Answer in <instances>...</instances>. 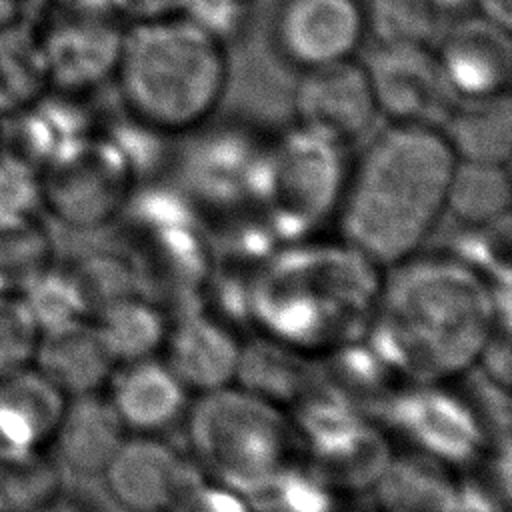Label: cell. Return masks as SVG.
I'll list each match as a JSON object with an SVG mask.
<instances>
[{"label":"cell","instance_id":"cell-19","mask_svg":"<svg viewBox=\"0 0 512 512\" xmlns=\"http://www.w3.org/2000/svg\"><path fill=\"white\" fill-rule=\"evenodd\" d=\"M130 432L100 392L68 398L52 446L68 470L100 476Z\"/></svg>","mask_w":512,"mask_h":512},{"label":"cell","instance_id":"cell-15","mask_svg":"<svg viewBox=\"0 0 512 512\" xmlns=\"http://www.w3.org/2000/svg\"><path fill=\"white\" fill-rule=\"evenodd\" d=\"M66 402L34 364L0 376V458L48 452Z\"/></svg>","mask_w":512,"mask_h":512},{"label":"cell","instance_id":"cell-7","mask_svg":"<svg viewBox=\"0 0 512 512\" xmlns=\"http://www.w3.org/2000/svg\"><path fill=\"white\" fill-rule=\"evenodd\" d=\"M40 200L72 226L100 224L130 196L136 162L120 140L86 134L40 170Z\"/></svg>","mask_w":512,"mask_h":512},{"label":"cell","instance_id":"cell-20","mask_svg":"<svg viewBox=\"0 0 512 512\" xmlns=\"http://www.w3.org/2000/svg\"><path fill=\"white\" fill-rule=\"evenodd\" d=\"M456 160L508 164L512 152L510 94L458 100L440 124Z\"/></svg>","mask_w":512,"mask_h":512},{"label":"cell","instance_id":"cell-25","mask_svg":"<svg viewBox=\"0 0 512 512\" xmlns=\"http://www.w3.org/2000/svg\"><path fill=\"white\" fill-rule=\"evenodd\" d=\"M40 334L88 320L90 302L76 276L48 266L20 296Z\"/></svg>","mask_w":512,"mask_h":512},{"label":"cell","instance_id":"cell-39","mask_svg":"<svg viewBox=\"0 0 512 512\" xmlns=\"http://www.w3.org/2000/svg\"><path fill=\"white\" fill-rule=\"evenodd\" d=\"M2 120V118H0ZM4 148V130H2V124H0V150Z\"/></svg>","mask_w":512,"mask_h":512},{"label":"cell","instance_id":"cell-23","mask_svg":"<svg viewBox=\"0 0 512 512\" xmlns=\"http://www.w3.org/2000/svg\"><path fill=\"white\" fill-rule=\"evenodd\" d=\"M50 92V80L32 30L0 28V118H14Z\"/></svg>","mask_w":512,"mask_h":512},{"label":"cell","instance_id":"cell-6","mask_svg":"<svg viewBox=\"0 0 512 512\" xmlns=\"http://www.w3.org/2000/svg\"><path fill=\"white\" fill-rule=\"evenodd\" d=\"M346 146L294 124L256 164V192L280 224L306 228L338 208L350 162Z\"/></svg>","mask_w":512,"mask_h":512},{"label":"cell","instance_id":"cell-37","mask_svg":"<svg viewBox=\"0 0 512 512\" xmlns=\"http://www.w3.org/2000/svg\"><path fill=\"white\" fill-rule=\"evenodd\" d=\"M36 512H92L90 508H86L82 502L74 500V498H66L62 494H58L56 498H52L50 502H46L42 508H38Z\"/></svg>","mask_w":512,"mask_h":512},{"label":"cell","instance_id":"cell-8","mask_svg":"<svg viewBox=\"0 0 512 512\" xmlns=\"http://www.w3.org/2000/svg\"><path fill=\"white\" fill-rule=\"evenodd\" d=\"M124 22L104 0H64L32 30L50 90L82 94L114 78Z\"/></svg>","mask_w":512,"mask_h":512},{"label":"cell","instance_id":"cell-3","mask_svg":"<svg viewBox=\"0 0 512 512\" xmlns=\"http://www.w3.org/2000/svg\"><path fill=\"white\" fill-rule=\"evenodd\" d=\"M112 80L134 126L160 138L182 136L224 102L228 44L186 14L128 24Z\"/></svg>","mask_w":512,"mask_h":512},{"label":"cell","instance_id":"cell-28","mask_svg":"<svg viewBox=\"0 0 512 512\" xmlns=\"http://www.w3.org/2000/svg\"><path fill=\"white\" fill-rule=\"evenodd\" d=\"M294 350L280 352L268 348H242L240 366L236 374V386L272 402L292 396L300 386L304 376L300 368L294 366Z\"/></svg>","mask_w":512,"mask_h":512},{"label":"cell","instance_id":"cell-2","mask_svg":"<svg viewBox=\"0 0 512 512\" xmlns=\"http://www.w3.org/2000/svg\"><path fill=\"white\" fill-rule=\"evenodd\" d=\"M454 164L440 128L384 122L350 162L340 196L350 248L380 268L416 256L446 216Z\"/></svg>","mask_w":512,"mask_h":512},{"label":"cell","instance_id":"cell-12","mask_svg":"<svg viewBox=\"0 0 512 512\" xmlns=\"http://www.w3.org/2000/svg\"><path fill=\"white\" fill-rule=\"evenodd\" d=\"M388 418L426 458L466 464L478 458L484 430L476 412L442 384H416L392 400Z\"/></svg>","mask_w":512,"mask_h":512},{"label":"cell","instance_id":"cell-11","mask_svg":"<svg viewBox=\"0 0 512 512\" xmlns=\"http://www.w3.org/2000/svg\"><path fill=\"white\" fill-rule=\"evenodd\" d=\"M292 112L298 126L350 148L380 120L362 60L350 58L298 72Z\"/></svg>","mask_w":512,"mask_h":512},{"label":"cell","instance_id":"cell-24","mask_svg":"<svg viewBox=\"0 0 512 512\" xmlns=\"http://www.w3.org/2000/svg\"><path fill=\"white\" fill-rule=\"evenodd\" d=\"M48 266L50 242L34 216L0 220V298H20Z\"/></svg>","mask_w":512,"mask_h":512},{"label":"cell","instance_id":"cell-17","mask_svg":"<svg viewBox=\"0 0 512 512\" xmlns=\"http://www.w3.org/2000/svg\"><path fill=\"white\" fill-rule=\"evenodd\" d=\"M166 358L188 392L206 394L236 382L242 346L214 318L190 314L166 332Z\"/></svg>","mask_w":512,"mask_h":512},{"label":"cell","instance_id":"cell-10","mask_svg":"<svg viewBox=\"0 0 512 512\" xmlns=\"http://www.w3.org/2000/svg\"><path fill=\"white\" fill-rule=\"evenodd\" d=\"M272 46L298 72L356 58L368 40L362 0H280Z\"/></svg>","mask_w":512,"mask_h":512},{"label":"cell","instance_id":"cell-36","mask_svg":"<svg viewBox=\"0 0 512 512\" xmlns=\"http://www.w3.org/2000/svg\"><path fill=\"white\" fill-rule=\"evenodd\" d=\"M24 16V0H0V28L18 26Z\"/></svg>","mask_w":512,"mask_h":512},{"label":"cell","instance_id":"cell-1","mask_svg":"<svg viewBox=\"0 0 512 512\" xmlns=\"http://www.w3.org/2000/svg\"><path fill=\"white\" fill-rule=\"evenodd\" d=\"M386 270L368 318L370 350L384 368L414 384H444L478 364L498 326L482 274L458 260L414 256Z\"/></svg>","mask_w":512,"mask_h":512},{"label":"cell","instance_id":"cell-14","mask_svg":"<svg viewBox=\"0 0 512 512\" xmlns=\"http://www.w3.org/2000/svg\"><path fill=\"white\" fill-rule=\"evenodd\" d=\"M100 476L126 512H168L196 480L184 456L158 434H128Z\"/></svg>","mask_w":512,"mask_h":512},{"label":"cell","instance_id":"cell-27","mask_svg":"<svg viewBox=\"0 0 512 512\" xmlns=\"http://www.w3.org/2000/svg\"><path fill=\"white\" fill-rule=\"evenodd\" d=\"M58 494L60 472L46 452L0 458V512H36Z\"/></svg>","mask_w":512,"mask_h":512},{"label":"cell","instance_id":"cell-29","mask_svg":"<svg viewBox=\"0 0 512 512\" xmlns=\"http://www.w3.org/2000/svg\"><path fill=\"white\" fill-rule=\"evenodd\" d=\"M254 512H336L322 474H306L290 464L252 500Z\"/></svg>","mask_w":512,"mask_h":512},{"label":"cell","instance_id":"cell-21","mask_svg":"<svg viewBox=\"0 0 512 512\" xmlns=\"http://www.w3.org/2000/svg\"><path fill=\"white\" fill-rule=\"evenodd\" d=\"M510 190L508 164L456 160L446 194V216L470 228L498 224L508 214Z\"/></svg>","mask_w":512,"mask_h":512},{"label":"cell","instance_id":"cell-22","mask_svg":"<svg viewBox=\"0 0 512 512\" xmlns=\"http://www.w3.org/2000/svg\"><path fill=\"white\" fill-rule=\"evenodd\" d=\"M92 324L116 364L156 356L168 332L160 310L132 296H118L102 304Z\"/></svg>","mask_w":512,"mask_h":512},{"label":"cell","instance_id":"cell-26","mask_svg":"<svg viewBox=\"0 0 512 512\" xmlns=\"http://www.w3.org/2000/svg\"><path fill=\"white\" fill-rule=\"evenodd\" d=\"M366 34L372 44H434L440 12L428 0H362Z\"/></svg>","mask_w":512,"mask_h":512},{"label":"cell","instance_id":"cell-38","mask_svg":"<svg viewBox=\"0 0 512 512\" xmlns=\"http://www.w3.org/2000/svg\"><path fill=\"white\" fill-rule=\"evenodd\" d=\"M440 14H466L472 10V0H428Z\"/></svg>","mask_w":512,"mask_h":512},{"label":"cell","instance_id":"cell-5","mask_svg":"<svg viewBox=\"0 0 512 512\" xmlns=\"http://www.w3.org/2000/svg\"><path fill=\"white\" fill-rule=\"evenodd\" d=\"M356 254L352 248L346 254L314 250L280 260L258 284L256 314L290 348L332 340L336 322L346 324L376 302L378 288H364L370 284L350 272Z\"/></svg>","mask_w":512,"mask_h":512},{"label":"cell","instance_id":"cell-30","mask_svg":"<svg viewBox=\"0 0 512 512\" xmlns=\"http://www.w3.org/2000/svg\"><path fill=\"white\" fill-rule=\"evenodd\" d=\"M378 482L388 486V496L398 504V512H452L456 504V492L448 480L434 474L432 466L410 464L396 470L388 462Z\"/></svg>","mask_w":512,"mask_h":512},{"label":"cell","instance_id":"cell-18","mask_svg":"<svg viewBox=\"0 0 512 512\" xmlns=\"http://www.w3.org/2000/svg\"><path fill=\"white\" fill-rule=\"evenodd\" d=\"M32 364L66 398L100 392L116 368L98 330L88 320L42 332Z\"/></svg>","mask_w":512,"mask_h":512},{"label":"cell","instance_id":"cell-32","mask_svg":"<svg viewBox=\"0 0 512 512\" xmlns=\"http://www.w3.org/2000/svg\"><path fill=\"white\" fill-rule=\"evenodd\" d=\"M36 204H42L38 170L4 146L0 150V220L34 216Z\"/></svg>","mask_w":512,"mask_h":512},{"label":"cell","instance_id":"cell-35","mask_svg":"<svg viewBox=\"0 0 512 512\" xmlns=\"http://www.w3.org/2000/svg\"><path fill=\"white\" fill-rule=\"evenodd\" d=\"M472 12L510 30L512 0H472Z\"/></svg>","mask_w":512,"mask_h":512},{"label":"cell","instance_id":"cell-16","mask_svg":"<svg viewBox=\"0 0 512 512\" xmlns=\"http://www.w3.org/2000/svg\"><path fill=\"white\" fill-rule=\"evenodd\" d=\"M106 384V398L130 434H158L186 416L190 406L186 386L156 356L116 364Z\"/></svg>","mask_w":512,"mask_h":512},{"label":"cell","instance_id":"cell-9","mask_svg":"<svg viewBox=\"0 0 512 512\" xmlns=\"http://www.w3.org/2000/svg\"><path fill=\"white\" fill-rule=\"evenodd\" d=\"M360 60L384 122L440 128L458 102L432 44H372Z\"/></svg>","mask_w":512,"mask_h":512},{"label":"cell","instance_id":"cell-31","mask_svg":"<svg viewBox=\"0 0 512 512\" xmlns=\"http://www.w3.org/2000/svg\"><path fill=\"white\" fill-rule=\"evenodd\" d=\"M40 330L22 298H0V376L32 364Z\"/></svg>","mask_w":512,"mask_h":512},{"label":"cell","instance_id":"cell-33","mask_svg":"<svg viewBox=\"0 0 512 512\" xmlns=\"http://www.w3.org/2000/svg\"><path fill=\"white\" fill-rule=\"evenodd\" d=\"M168 512H254L250 498L210 480H194Z\"/></svg>","mask_w":512,"mask_h":512},{"label":"cell","instance_id":"cell-13","mask_svg":"<svg viewBox=\"0 0 512 512\" xmlns=\"http://www.w3.org/2000/svg\"><path fill=\"white\" fill-rule=\"evenodd\" d=\"M446 82L458 100L510 94V30L472 12L458 18L434 40Z\"/></svg>","mask_w":512,"mask_h":512},{"label":"cell","instance_id":"cell-34","mask_svg":"<svg viewBox=\"0 0 512 512\" xmlns=\"http://www.w3.org/2000/svg\"><path fill=\"white\" fill-rule=\"evenodd\" d=\"M114 14L128 24L180 16L186 12L190 0H108Z\"/></svg>","mask_w":512,"mask_h":512},{"label":"cell","instance_id":"cell-4","mask_svg":"<svg viewBox=\"0 0 512 512\" xmlns=\"http://www.w3.org/2000/svg\"><path fill=\"white\" fill-rule=\"evenodd\" d=\"M186 416L190 448L210 480L250 500L290 464L280 408L236 384L198 394Z\"/></svg>","mask_w":512,"mask_h":512}]
</instances>
